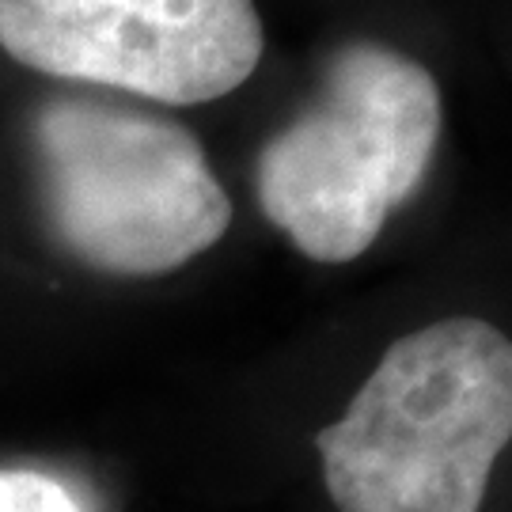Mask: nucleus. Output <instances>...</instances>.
I'll return each instance as SVG.
<instances>
[{"mask_svg": "<svg viewBox=\"0 0 512 512\" xmlns=\"http://www.w3.org/2000/svg\"><path fill=\"white\" fill-rule=\"evenodd\" d=\"M509 437V338L456 315L387 346L315 452L338 512H478Z\"/></svg>", "mask_w": 512, "mask_h": 512, "instance_id": "f257e3e1", "label": "nucleus"}, {"mask_svg": "<svg viewBox=\"0 0 512 512\" xmlns=\"http://www.w3.org/2000/svg\"><path fill=\"white\" fill-rule=\"evenodd\" d=\"M31 152L46 228L92 274H175L232 224L202 141L156 110L54 95L31 118Z\"/></svg>", "mask_w": 512, "mask_h": 512, "instance_id": "f03ea898", "label": "nucleus"}, {"mask_svg": "<svg viewBox=\"0 0 512 512\" xmlns=\"http://www.w3.org/2000/svg\"><path fill=\"white\" fill-rule=\"evenodd\" d=\"M440 118L425 65L384 42H349L315 99L258 152L262 213L311 262L361 258L429 175Z\"/></svg>", "mask_w": 512, "mask_h": 512, "instance_id": "7ed1b4c3", "label": "nucleus"}, {"mask_svg": "<svg viewBox=\"0 0 512 512\" xmlns=\"http://www.w3.org/2000/svg\"><path fill=\"white\" fill-rule=\"evenodd\" d=\"M262 42L255 0H0V50L12 61L167 107L236 92Z\"/></svg>", "mask_w": 512, "mask_h": 512, "instance_id": "20e7f679", "label": "nucleus"}, {"mask_svg": "<svg viewBox=\"0 0 512 512\" xmlns=\"http://www.w3.org/2000/svg\"><path fill=\"white\" fill-rule=\"evenodd\" d=\"M0 512H84L76 497L50 475L0 471Z\"/></svg>", "mask_w": 512, "mask_h": 512, "instance_id": "39448f33", "label": "nucleus"}]
</instances>
